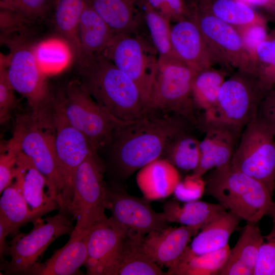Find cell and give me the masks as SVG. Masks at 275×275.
I'll return each mask as SVG.
<instances>
[{"instance_id":"cell-1","label":"cell","mask_w":275,"mask_h":275,"mask_svg":"<svg viewBox=\"0 0 275 275\" xmlns=\"http://www.w3.org/2000/svg\"><path fill=\"white\" fill-rule=\"evenodd\" d=\"M195 127L177 115L148 112L142 118L118 127L107 145L111 168L126 179L149 163L162 157L180 133Z\"/></svg>"},{"instance_id":"cell-2","label":"cell","mask_w":275,"mask_h":275,"mask_svg":"<svg viewBox=\"0 0 275 275\" xmlns=\"http://www.w3.org/2000/svg\"><path fill=\"white\" fill-rule=\"evenodd\" d=\"M77 63L82 86L113 116L132 122L147 113L136 84L102 53L84 55Z\"/></svg>"},{"instance_id":"cell-3","label":"cell","mask_w":275,"mask_h":275,"mask_svg":"<svg viewBox=\"0 0 275 275\" xmlns=\"http://www.w3.org/2000/svg\"><path fill=\"white\" fill-rule=\"evenodd\" d=\"M205 195L246 222L275 216V202L261 182L233 170L230 163L213 169L205 180Z\"/></svg>"},{"instance_id":"cell-4","label":"cell","mask_w":275,"mask_h":275,"mask_svg":"<svg viewBox=\"0 0 275 275\" xmlns=\"http://www.w3.org/2000/svg\"><path fill=\"white\" fill-rule=\"evenodd\" d=\"M43 108L31 114L17 117L11 141L33 162L45 177L47 194L63 207V182L59 172L54 147V129Z\"/></svg>"},{"instance_id":"cell-5","label":"cell","mask_w":275,"mask_h":275,"mask_svg":"<svg viewBox=\"0 0 275 275\" xmlns=\"http://www.w3.org/2000/svg\"><path fill=\"white\" fill-rule=\"evenodd\" d=\"M268 92L255 75L236 71L225 80L215 104L199 120L198 127L222 126L241 135Z\"/></svg>"},{"instance_id":"cell-6","label":"cell","mask_w":275,"mask_h":275,"mask_svg":"<svg viewBox=\"0 0 275 275\" xmlns=\"http://www.w3.org/2000/svg\"><path fill=\"white\" fill-rule=\"evenodd\" d=\"M197 73L177 57L158 56L147 111L174 114L198 127L192 96Z\"/></svg>"},{"instance_id":"cell-7","label":"cell","mask_w":275,"mask_h":275,"mask_svg":"<svg viewBox=\"0 0 275 275\" xmlns=\"http://www.w3.org/2000/svg\"><path fill=\"white\" fill-rule=\"evenodd\" d=\"M105 166L98 152L90 155L78 167L73 179L72 196L67 212L76 224L72 233L90 230L106 219V189L103 175Z\"/></svg>"},{"instance_id":"cell-8","label":"cell","mask_w":275,"mask_h":275,"mask_svg":"<svg viewBox=\"0 0 275 275\" xmlns=\"http://www.w3.org/2000/svg\"><path fill=\"white\" fill-rule=\"evenodd\" d=\"M57 103L70 124L98 151L109 143L116 129L128 122L121 121L104 109L80 81L69 82Z\"/></svg>"},{"instance_id":"cell-9","label":"cell","mask_w":275,"mask_h":275,"mask_svg":"<svg viewBox=\"0 0 275 275\" xmlns=\"http://www.w3.org/2000/svg\"><path fill=\"white\" fill-rule=\"evenodd\" d=\"M187 5L189 18L200 30L214 65L228 72L236 69L255 75V61L236 29L199 7Z\"/></svg>"},{"instance_id":"cell-10","label":"cell","mask_w":275,"mask_h":275,"mask_svg":"<svg viewBox=\"0 0 275 275\" xmlns=\"http://www.w3.org/2000/svg\"><path fill=\"white\" fill-rule=\"evenodd\" d=\"M67 212L59 210L52 216L35 221L28 233L19 232L9 244L10 261L3 262L5 274H31L39 257L58 237L71 235L74 227Z\"/></svg>"},{"instance_id":"cell-11","label":"cell","mask_w":275,"mask_h":275,"mask_svg":"<svg viewBox=\"0 0 275 275\" xmlns=\"http://www.w3.org/2000/svg\"><path fill=\"white\" fill-rule=\"evenodd\" d=\"M275 136L255 116L246 125L230 163L231 168L275 189Z\"/></svg>"},{"instance_id":"cell-12","label":"cell","mask_w":275,"mask_h":275,"mask_svg":"<svg viewBox=\"0 0 275 275\" xmlns=\"http://www.w3.org/2000/svg\"><path fill=\"white\" fill-rule=\"evenodd\" d=\"M157 52L140 37L114 34L101 53L136 84L147 111L157 67Z\"/></svg>"},{"instance_id":"cell-13","label":"cell","mask_w":275,"mask_h":275,"mask_svg":"<svg viewBox=\"0 0 275 275\" xmlns=\"http://www.w3.org/2000/svg\"><path fill=\"white\" fill-rule=\"evenodd\" d=\"M52 118L56 155L63 182L61 210L67 211L72 199L73 179L76 170L90 155L98 152L84 134L70 124L57 101L53 104Z\"/></svg>"},{"instance_id":"cell-14","label":"cell","mask_w":275,"mask_h":275,"mask_svg":"<svg viewBox=\"0 0 275 275\" xmlns=\"http://www.w3.org/2000/svg\"><path fill=\"white\" fill-rule=\"evenodd\" d=\"M9 44L11 51L6 60L10 85L34 111L42 108L48 99V91L45 74L36 61L33 47L18 41Z\"/></svg>"},{"instance_id":"cell-15","label":"cell","mask_w":275,"mask_h":275,"mask_svg":"<svg viewBox=\"0 0 275 275\" xmlns=\"http://www.w3.org/2000/svg\"><path fill=\"white\" fill-rule=\"evenodd\" d=\"M128 230L110 217L90 229L84 264L89 275H115L121 261Z\"/></svg>"},{"instance_id":"cell-16","label":"cell","mask_w":275,"mask_h":275,"mask_svg":"<svg viewBox=\"0 0 275 275\" xmlns=\"http://www.w3.org/2000/svg\"><path fill=\"white\" fill-rule=\"evenodd\" d=\"M150 201L130 195L120 188L107 187L106 209L111 212L110 218L129 230L146 235L168 227L163 212L154 210Z\"/></svg>"},{"instance_id":"cell-17","label":"cell","mask_w":275,"mask_h":275,"mask_svg":"<svg viewBox=\"0 0 275 275\" xmlns=\"http://www.w3.org/2000/svg\"><path fill=\"white\" fill-rule=\"evenodd\" d=\"M203 225L167 227L145 235L141 242L143 252L160 266L170 268L182 255L191 238Z\"/></svg>"},{"instance_id":"cell-18","label":"cell","mask_w":275,"mask_h":275,"mask_svg":"<svg viewBox=\"0 0 275 275\" xmlns=\"http://www.w3.org/2000/svg\"><path fill=\"white\" fill-rule=\"evenodd\" d=\"M199 128L205 135L200 141V160L193 174L202 177L210 170L230 163L240 135L222 126L207 125Z\"/></svg>"},{"instance_id":"cell-19","label":"cell","mask_w":275,"mask_h":275,"mask_svg":"<svg viewBox=\"0 0 275 275\" xmlns=\"http://www.w3.org/2000/svg\"><path fill=\"white\" fill-rule=\"evenodd\" d=\"M171 41L177 57L197 73L214 65L202 34L191 19L171 27Z\"/></svg>"},{"instance_id":"cell-20","label":"cell","mask_w":275,"mask_h":275,"mask_svg":"<svg viewBox=\"0 0 275 275\" xmlns=\"http://www.w3.org/2000/svg\"><path fill=\"white\" fill-rule=\"evenodd\" d=\"M16 147L18 153L15 182L29 208L39 218L59 208V205L44 191V187L47 185L45 177L31 159Z\"/></svg>"},{"instance_id":"cell-21","label":"cell","mask_w":275,"mask_h":275,"mask_svg":"<svg viewBox=\"0 0 275 275\" xmlns=\"http://www.w3.org/2000/svg\"><path fill=\"white\" fill-rule=\"evenodd\" d=\"M90 230L72 233L66 244L56 250L44 262H38L31 274L71 275L80 273L87 257V241Z\"/></svg>"},{"instance_id":"cell-22","label":"cell","mask_w":275,"mask_h":275,"mask_svg":"<svg viewBox=\"0 0 275 275\" xmlns=\"http://www.w3.org/2000/svg\"><path fill=\"white\" fill-rule=\"evenodd\" d=\"M180 180L177 168L162 158L140 169L136 176L137 185L143 197L149 201L171 195Z\"/></svg>"},{"instance_id":"cell-23","label":"cell","mask_w":275,"mask_h":275,"mask_svg":"<svg viewBox=\"0 0 275 275\" xmlns=\"http://www.w3.org/2000/svg\"><path fill=\"white\" fill-rule=\"evenodd\" d=\"M242 219L232 212L224 211L205 224L189 246L200 255L221 249L228 244L230 236L236 231Z\"/></svg>"},{"instance_id":"cell-24","label":"cell","mask_w":275,"mask_h":275,"mask_svg":"<svg viewBox=\"0 0 275 275\" xmlns=\"http://www.w3.org/2000/svg\"><path fill=\"white\" fill-rule=\"evenodd\" d=\"M231 249L229 244L208 253L197 255L187 246L167 274L217 275L226 262Z\"/></svg>"},{"instance_id":"cell-25","label":"cell","mask_w":275,"mask_h":275,"mask_svg":"<svg viewBox=\"0 0 275 275\" xmlns=\"http://www.w3.org/2000/svg\"><path fill=\"white\" fill-rule=\"evenodd\" d=\"M88 0H55L54 23L57 30L70 45L76 61L82 57L79 25Z\"/></svg>"},{"instance_id":"cell-26","label":"cell","mask_w":275,"mask_h":275,"mask_svg":"<svg viewBox=\"0 0 275 275\" xmlns=\"http://www.w3.org/2000/svg\"><path fill=\"white\" fill-rule=\"evenodd\" d=\"M162 209L167 222L188 226L204 225L227 210L218 203L197 200L186 202L182 205L177 201L171 200L163 204Z\"/></svg>"},{"instance_id":"cell-27","label":"cell","mask_w":275,"mask_h":275,"mask_svg":"<svg viewBox=\"0 0 275 275\" xmlns=\"http://www.w3.org/2000/svg\"><path fill=\"white\" fill-rule=\"evenodd\" d=\"M79 35L84 56L101 53L114 34L109 26L87 3L80 17Z\"/></svg>"},{"instance_id":"cell-28","label":"cell","mask_w":275,"mask_h":275,"mask_svg":"<svg viewBox=\"0 0 275 275\" xmlns=\"http://www.w3.org/2000/svg\"><path fill=\"white\" fill-rule=\"evenodd\" d=\"M114 34H131L136 28L134 0H88Z\"/></svg>"},{"instance_id":"cell-29","label":"cell","mask_w":275,"mask_h":275,"mask_svg":"<svg viewBox=\"0 0 275 275\" xmlns=\"http://www.w3.org/2000/svg\"><path fill=\"white\" fill-rule=\"evenodd\" d=\"M186 3L200 8L235 28L262 22L252 7L239 0H188Z\"/></svg>"},{"instance_id":"cell-30","label":"cell","mask_w":275,"mask_h":275,"mask_svg":"<svg viewBox=\"0 0 275 275\" xmlns=\"http://www.w3.org/2000/svg\"><path fill=\"white\" fill-rule=\"evenodd\" d=\"M145 235L128 231L123 255L115 275L167 274L142 251L141 242Z\"/></svg>"},{"instance_id":"cell-31","label":"cell","mask_w":275,"mask_h":275,"mask_svg":"<svg viewBox=\"0 0 275 275\" xmlns=\"http://www.w3.org/2000/svg\"><path fill=\"white\" fill-rule=\"evenodd\" d=\"M0 217L8 225L13 236L19 229L38 218L29 208L28 205L15 182L4 189L1 194Z\"/></svg>"},{"instance_id":"cell-32","label":"cell","mask_w":275,"mask_h":275,"mask_svg":"<svg viewBox=\"0 0 275 275\" xmlns=\"http://www.w3.org/2000/svg\"><path fill=\"white\" fill-rule=\"evenodd\" d=\"M228 71L212 67L198 72L192 87L195 108L206 112L215 103Z\"/></svg>"},{"instance_id":"cell-33","label":"cell","mask_w":275,"mask_h":275,"mask_svg":"<svg viewBox=\"0 0 275 275\" xmlns=\"http://www.w3.org/2000/svg\"><path fill=\"white\" fill-rule=\"evenodd\" d=\"M192 129L177 135L161 157L183 171L195 170L200 160V141L191 133Z\"/></svg>"},{"instance_id":"cell-34","label":"cell","mask_w":275,"mask_h":275,"mask_svg":"<svg viewBox=\"0 0 275 275\" xmlns=\"http://www.w3.org/2000/svg\"><path fill=\"white\" fill-rule=\"evenodd\" d=\"M36 61L46 75L59 72L66 67L73 57V51L65 40L50 39L33 47Z\"/></svg>"},{"instance_id":"cell-35","label":"cell","mask_w":275,"mask_h":275,"mask_svg":"<svg viewBox=\"0 0 275 275\" xmlns=\"http://www.w3.org/2000/svg\"><path fill=\"white\" fill-rule=\"evenodd\" d=\"M264 239L258 223L246 222L229 256L241 261L254 270Z\"/></svg>"},{"instance_id":"cell-36","label":"cell","mask_w":275,"mask_h":275,"mask_svg":"<svg viewBox=\"0 0 275 275\" xmlns=\"http://www.w3.org/2000/svg\"><path fill=\"white\" fill-rule=\"evenodd\" d=\"M144 5L146 23L153 46L158 56L177 57L171 44L170 22L157 13L145 1Z\"/></svg>"},{"instance_id":"cell-37","label":"cell","mask_w":275,"mask_h":275,"mask_svg":"<svg viewBox=\"0 0 275 275\" xmlns=\"http://www.w3.org/2000/svg\"><path fill=\"white\" fill-rule=\"evenodd\" d=\"M254 61L256 76L264 89L269 92L275 82V39H266L259 45Z\"/></svg>"},{"instance_id":"cell-38","label":"cell","mask_w":275,"mask_h":275,"mask_svg":"<svg viewBox=\"0 0 275 275\" xmlns=\"http://www.w3.org/2000/svg\"><path fill=\"white\" fill-rule=\"evenodd\" d=\"M55 0H1V8L15 12L27 19L45 15Z\"/></svg>"},{"instance_id":"cell-39","label":"cell","mask_w":275,"mask_h":275,"mask_svg":"<svg viewBox=\"0 0 275 275\" xmlns=\"http://www.w3.org/2000/svg\"><path fill=\"white\" fill-rule=\"evenodd\" d=\"M272 219L271 229L264 236L254 275H275V216Z\"/></svg>"},{"instance_id":"cell-40","label":"cell","mask_w":275,"mask_h":275,"mask_svg":"<svg viewBox=\"0 0 275 275\" xmlns=\"http://www.w3.org/2000/svg\"><path fill=\"white\" fill-rule=\"evenodd\" d=\"M157 13L170 22L189 18V11L184 0H145Z\"/></svg>"},{"instance_id":"cell-41","label":"cell","mask_w":275,"mask_h":275,"mask_svg":"<svg viewBox=\"0 0 275 275\" xmlns=\"http://www.w3.org/2000/svg\"><path fill=\"white\" fill-rule=\"evenodd\" d=\"M14 90L9 81L7 72V63L3 58L1 59L0 68V121L6 122L12 109L16 105Z\"/></svg>"},{"instance_id":"cell-42","label":"cell","mask_w":275,"mask_h":275,"mask_svg":"<svg viewBox=\"0 0 275 275\" xmlns=\"http://www.w3.org/2000/svg\"><path fill=\"white\" fill-rule=\"evenodd\" d=\"M18 149L10 140L0 155V194L12 183L17 168Z\"/></svg>"},{"instance_id":"cell-43","label":"cell","mask_w":275,"mask_h":275,"mask_svg":"<svg viewBox=\"0 0 275 275\" xmlns=\"http://www.w3.org/2000/svg\"><path fill=\"white\" fill-rule=\"evenodd\" d=\"M205 180L193 174L187 176L177 185L174 194L178 200L189 202L197 200L205 190Z\"/></svg>"},{"instance_id":"cell-44","label":"cell","mask_w":275,"mask_h":275,"mask_svg":"<svg viewBox=\"0 0 275 275\" xmlns=\"http://www.w3.org/2000/svg\"><path fill=\"white\" fill-rule=\"evenodd\" d=\"M235 28L240 36L245 48L254 60L257 47L266 39L264 27L261 22H256Z\"/></svg>"},{"instance_id":"cell-45","label":"cell","mask_w":275,"mask_h":275,"mask_svg":"<svg viewBox=\"0 0 275 275\" xmlns=\"http://www.w3.org/2000/svg\"><path fill=\"white\" fill-rule=\"evenodd\" d=\"M256 117L275 136V91L268 92L262 99L258 107Z\"/></svg>"},{"instance_id":"cell-46","label":"cell","mask_w":275,"mask_h":275,"mask_svg":"<svg viewBox=\"0 0 275 275\" xmlns=\"http://www.w3.org/2000/svg\"><path fill=\"white\" fill-rule=\"evenodd\" d=\"M254 273V270L243 262L229 256L217 275H253Z\"/></svg>"},{"instance_id":"cell-47","label":"cell","mask_w":275,"mask_h":275,"mask_svg":"<svg viewBox=\"0 0 275 275\" xmlns=\"http://www.w3.org/2000/svg\"><path fill=\"white\" fill-rule=\"evenodd\" d=\"M10 233L9 228L4 219L0 217V256L2 261L4 256L9 254V244L7 242V236Z\"/></svg>"},{"instance_id":"cell-48","label":"cell","mask_w":275,"mask_h":275,"mask_svg":"<svg viewBox=\"0 0 275 275\" xmlns=\"http://www.w3.org/2000/svg\"><path fill=\"white\" fill-rule=\"evenodd\" d=\"M252 7H266L269 6L274 0H239Z\"/></svg>"}]
</instances>
